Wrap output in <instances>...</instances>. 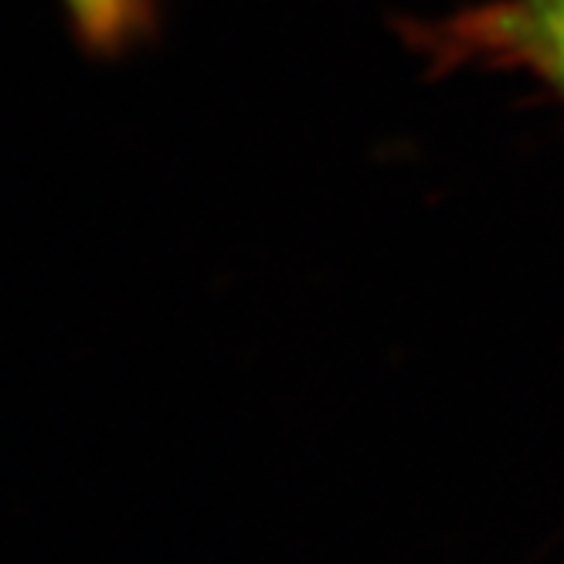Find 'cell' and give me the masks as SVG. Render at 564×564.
Returning <instances> with one entry per match:
<instances>
[{"label":"cell","mask_w":564,"mask_h":564,"mask_svg":"<svg viewBox=\"0 0 564 564\" xmlns=\"http://www.w3.org/2000/svg\"><path fill=\"white\" fill-rule=\"evenodd\" d=\"M58 8L89 55H123L153 21V0H58Z\"/></svg>","instance_id":"6da1fadb"},{"label":"cell","mask_w":564,"mask_h":564,"mask_svg":"<svg viewBox=\"0 0 564 564\" xmlns=\"http://www.w3.org/2000/svg\"><path fill=\"white\" fill-rule=\"evenodd\" d=\"M531 21L547 65L564 83V0H531Z\"/></svg>","instance_id":"7a4b0ae2"}]
</instances>
